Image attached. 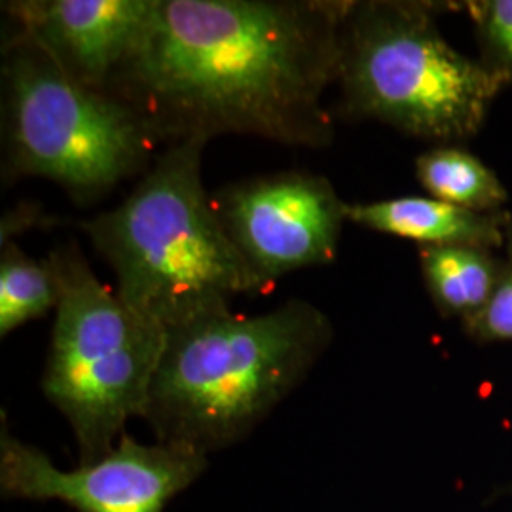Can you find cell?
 I'll return each mask as SVG.
<instances>
[{
	"mask_svg": "<svg viewBox=\"0 0 512 512\" xmlns=\"http://www.w3.org/2000/svg\"><path fill=\"white\" fill-rule=\"evenodd\" d=\"M349 0H152L109 90L165 148L219 135L323 148Z\"/></svg>",
	"mask_w": 512,
	"mask_h": 512,
	"instance_id": "1",
	"label": "cell"
},
{
	"mask_svg": "<svg viewBox=\"0 0 512 512\" xmlns=\"http://www.w3.org/2000/svg\"><path fill=\"white\" fill-rule=\"evenodd\" d=\"M332 334L329 315L302 298L167 330L143 420L156 442L205 458L238 444L308 378Z\"/></svg>",
	"mask_w": 512,
	"mask_h": 512,
	"instance_id": "2",
	"label": "cell"
},
{
	"mask_svg": "<svg viewBox=\"0 0 512 512\" xmlns=\"http://www.w3.org/2000/svg\"><path fill=\"white\" fill-rule=\"evenodd\" d=\"M205 147L164 148L124 202L80 222L116 275V294L165 332L272 289L220 224L202 181Z\"/></svg>",
	"mask_w": 512,
	"mask_h": 512,
	"instance_id": "3",
	"label": "cell"
},
{
	"mask_svg": "<svg viewBox=\"0 0 512 512\" xmlns=\"http://www.w3.org/2000/svg\"><path fill=\"white\" fill-rule=\"evenodd\" d=\"M437 12L433 2L349 0L336 80L348 116L439 147L484 128L511 80L458 52L442 35Z\"/></svg>",
	"mask_w": 512,
	"mask_h": 512,
	"instance_id": "4",
	"label": "cell"
},
{
	"mask_svg": "<svg viewBox=\"0 0 512 512\" xmlns=\"http://www.w3.org/2000/svg\"><path fill=\"white\" fill-rule=\"evenodd\" d=\"M2 177H42L74 202L103 200L160 156L141 114L110 90L63 71L29 40L4 38Z\"/></svg>",
	"mask_w": 512,
	"mask_h": 512,
	"instance_id": "5",
	"label": "cell"
},
{
	"mask_svg": "<svg viewBox=\"0 0 512 512\" xmlns=\"http://www.w3.org/2000/svg\"><path fill=\"white\" fill-rule=\"evenodd\" d=\"M59 285L42 391L71 425L80 465L109 456L126 423L143 418L165 332L93 274L71 239L48 255Z\"/></svg>",
	"mask_w": 512,
	"mask_h": 512,
	"instance_id": "6",
	"label": "cell"
},
{
	"mask_svg": "<svg viewBox=\"0 0 512 512\" xmlns=\"http://www.w3.org/2000/svg\"><path fill=\"white\" fill-rule=\"evenodd\" d=\"M205 469V456L160 442L141 444L126 433L109 456L61 471L42 450L16 439L6 427L0 435L4 497L61 501L78 512H164Z\"/></svg>",
	"mask_w": 512,
	"mask_h": 512,
	"instance_id": "7",
	"label": "cell"
},
{
	"mask_svg": "<svg viewBox=\"0 0 512 512\" xmlns=\"http://www.w3.org/2000/svg\"><path fill=\"white\" fill-rule=\"evenodd\" d=\"M211 202L228 238L266 283L325 266L338 253L346 205L327 177L279 171L226 184Z\"/></svg>",
	"mask_w": 512,
	"mask_h": 512,
	"instance_id": "8",
	"label": "cell"
},
{
	"mask_svg": "<svg viewBox=\"0 0 512 512\" xmlns=\"http://www.w3.org/2000/svg\"><path fill=\"white\" fill-rule=\"evenodd\" d=\"M10 33L44 50L76 80L109 90L141 37L152 0H12Z\"/></svg>",
	"mask_w": 512,
	"mask_h": 512,
	"instance_id": "9",
	"label": "cell"
},
{
	"mask_svg": "<svg viewBox=\"0 0 512 512\" xmlns=\"http://www.w3.org/2000/svg\"><path fill=\"white\" fill-rule=\"evenodd\" d=\"M509 213H475L435 198H395L382 202L348 203L346 219L357 226L410 239L420 247L505 249Z\"/></svg>",
	"mask_w": 512,
	"mask_h": 512,
	"instance_id": "10",
	"label": "cell"
},
{
	"mask_svg": "<svg viewBox=\"0 0 512 512\" xmlns=\"http://www.w3.org/2000/svg\"><path fill=\"white\" fill-rule=\"evenodd\" d=\"M418 258L433 304L461 323L484 308L507 264L492 251L473 247H420Z\"/></svg>",
	"mask_w": 512,
	"mask_h": 512,
	"instance_id": "11",
	"label": "cell"
},
{
	"mask_svg": "<svg viewBox=\"0 0 512 512\" xmlns=\"http://www.w3.org/2000/svg\"><path fill=\"white\" fill-rule=\"evenodd\" d=\"M416 175L429 198L475 213H503L507 188L465 148L433 147L416 160Z\"/></svg>",
	"mask_w": 512,
	"mask_h": 512,
	"instance_id": "12",
	"label": "cell"
},
{
	"mask_svg": "<svg viewBox=\"0 0 512 512\" xmlns=\"http://www.w3.org/2000/svg\"><path fill=\"white\" fill-rule=\"evenodd\" d=\"M59 285L50 258L35 260L18 243L0 247V336L55 311Z\"/></svg>",
	"mask_w": 512,
	"mask_h": 512,
	"instance_id": "13",
	"label": "cell"
},
{
	"mask_svg": "<svg viewBox=\"0 0 512 512\" xmlns=\"http://www.w3.org/2000/svg\"><path fill=\"white\" fill-rule=\"evenodd\" d=\"M482 46V63L505 74L512 84V0L467 2Z\"/></svg>",
	"mask_w": 512,
	"mask_h": 512,
	"instance_id": "14",
	"label": "cell"
},
{
	"mask_svg": "<svg viewBox=\"0 0 512 512\" xmlns=\"http://www.w3.org/2000/svg\"><path fill=\"white\" fill-rule=\"evenodd\" d=\"M463 330L476 344L512 342V262L507 260L484 308L463 321Z\"/></svg>",
	"mask_w": 512,
	"mask_h": 512,
	"instance_id": "15",
	"label": "cell"
},
{
	"mask_svg": "<svg viewBox=\"0 0 512 512\" xmlns=\"http://www.w3.org/2000/svg\"><path fill=\"white\" fill-rule=\"evenodd\" d=\"M55 219L44 213V209L37 203H18L14 209H10L0 222V247L6 243H12V238L19 234L33 230V228H44L52 226Z\"/></svg>",
	"mask_w": 512,
	"mask_h": 512,
	"instance_id": "16",
	"label": "cell"
},
{
	"mask_svg": "<svg viewBox=\"0 0 512 512\" xmlns=\"http://www.w3.org/2000/svg\"><path fill=\"white\" fill-rule=\"evenodd\" d=\"M505 251H507V260L512 262V215L507 220V243H505Z\"/></svg>",
	"mask_w": 512,
	"mask_h": 512,
	"instance_id": "17",
	"label": "cell"
}]
</instances>
